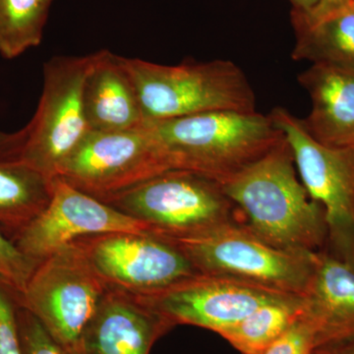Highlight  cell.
<instances>
[{
  "label": "cell",
  "mask_w": 354,
  "mask_h": 354,
  "mask_svg": "<svg viewBox=\"0 0 354 354\" xmlns=\"http://www.w3.org/2000/svg\"><path fill=\"white\" fill-rule=\"evenodd\" d=\"M108 290L75 242L39 263L18 304L67 354H82L88 323Z\"/></svg>",
  "instance_id": "8992f818"
},
{
  "label": "cell",
  "mask_w": 354,
  "mask_h": 354,
  "mask_svg": "<svg viewBox=\"0 0 354 354\" xmlns=\"http://www.w3.org/2000/svg\"><path fill=\"white\" fill-rule=\"evenodd\" d=\"M48 6L44 0H0V55L13 59L43 39Z\"/></svg>",
  "instance_id": "ffe728a7"
},
{
  "label": "cell",
  "mask_w": 354,
  "mask_h": 354,
  "mask_svg": "<svg viewBox=\"0 0 354 354\" xmlns=\"http://www.w3.org/2000/svg\"><path fill=\"white\" fill-rule=\"evenodd\" d=\"M304 310L302 295H286L254 310L220 335L242 354H264Z\"/></svg>",
  "instance_id": "d6986e66"
},
{
  "label": "cell",
  "mask_w": 354,
  "mask_h": 354,
  "mask_svg": "<svg viewBox=\"0 0 354 354\" xmlns=\"http://www.w3.org/2000/svg\"><path fill=\"white\" fill-rule=\"evenodd\" d=\"M349 0H321L320 3L318 4L308 13L300 12L305 19L309 21H316L322 19L325 16L329 15L330 13H334L335 11L341 10L342 8L348 7ZM295 10V9H292Z\"/></svg>",
  "instance_id": "484cf974"
},
{
  "label": "cell",
  "mask_w": 354,
  "mask_h": 354,
  "mask_svg": "<svg viewBox=\"0 0 354 354\" xmlns=\"http://www.w3.org/2000/svg\"><path fill=\"white\" fill-rule=\"evenodd\" d=\"M109 288L150 297L201 274L180 248L153 234L109 232L74 241Z\"/></svg>",
  "instance_id": "30bf717a"
},
{
  "label": "cell",
  "mask_w": 354,
  "mask_h": 354,
  "mask_svg": "<svg viewBox=\"0 0 354 354\" xmlns=\"http://www.w3.org/2000/svg\"><path fill=\"white\" fill-rule=\"evenodd\" d=\"M311 354H354V337L317 346Z\"/></svg>",
  "instance_id": "4316f807"
},
{
  "label": "cell",
  "mask_w": 354,
  "mask_h": 354,
  "mask_svg": "<svg viewBox=\"0 0 354 354\" xmlns=\"http://www.w3.org/2000/svg\"><path fill=\"white\" fill-rule=\"evenodd\" d=\"M38 265L0 230V285L20 297Z\"/></svg>",
  "instance_id": "44dd1931"
},
{
  "label": "cell",
  "mask_w": 354,
  "mask_h": 354,
  "mask_svg": "<svg viewBox=\"0 0 354 354\" xmlns=\"http://www.w3.org/2000/svg\"><path fill=\"white\" fill-rule=\"evenodd\" d=\"M95 58V53L55 57L44 65L43 92L36 113L24 127L19 158L51 178L91 131L83 92Z\"/></svg>",
  "instance_id": "ba28073f"
},
{
  "label": "cell",
  "mask_w": 354,
  "mask_h": 354,
  "mask_svg": "<svg viewBox=\"0 0 354 354\" xmlns=\"http://www.w3.org/2000/svg\"><path fill=\"white\" fill-rule=\"evenodd\" d=\"M165 237L176 243L201 274L288 295H304L317 253L277 248L237 221L194 236Z\"/></svg>",
  "instance_id": "5b68a950"
},
{
  "label": "cell",
  "mask_w": 354,
  "mask_h": 354,
  "mask_svg": "<svg viewBox=\"0 0 354 354\" xmlns=\"http://www.w3.org/2000/svg\"><path fill=\"white\" fill-rule=\"evenodd\" d=\"M109 232L153 234L145 223L55 177L50 204L14 243L39 264L80 237Z\"/></svg>",
  "instance_id": "8fae6325"
},
{
  "label": "cell",
  "mask_w": 354,
  "mask_h": 354,
  "mask_svg": "<svg viewBox=\"0 0 354 354\" xmlns=\"http://www.w3.org/2000/svg\"><path fill=\"white\" fill-rule=\"evenodd\" d=\"M290 16L297 37L293 60L354 70V13L348 7L316 21L295 10Z\"/></svg>",
  "instance_id": "ac0fdd59"
},
{
  "label": "cell",
  "mask_w": 354,
  "mask_h": 354,
  "mask_svg": "<svg viewBox=\"0 0 354 354\" xmlns=\"http://www.w3.org/2000/svg\"><path fill=\"white\" fill-rule=\"evenodd\" d=\"M17 320L22 354H67L38 319L18 302Z\"/></svg>",
  "instance_id": "7402d4cb"
},
{
  "label": "cell",
  "mask_w": 354,
  "mask_h": 354,
  "mask_svg": "<svg viewBox=\"0 0 354 354\" xmlns=\"http://www.w3.org/2000/svg\"><path fill=\"white\" fill-rule=\"evenodd\" d=\"M53 180L18 157H0V230L11 241L50 204Z\"/></svg>",
  "instance_id": "e0dca14e"
},
{
  "label": "cell",
  "mask_w": 354,
  "mask_h": 354,
  "mask_svg": "<svg viewBox=\"0 0 354 354\" xmlns=\"http://www.w3.org/2000/svg\"><path fill=\"white\" fill-rule=\"evenodd\" d=\"M169 169L171 158L145 121L125 131H88L55 177L102 200Z\"/></svg>",
  "instance_id": "9c48e42d"
},
{
  "label": "cell",
  "mask_w": 354,
  "mask_h": 354,
  "mask_svg": "<svg viewBox=\"0 0 354 354\" xmlns=\"http://www.w3.org/2000/svg\"><path fill=\"white\" fill-rule=\"evenodd\" d=\"M101 201L145 223L153 234L172 239L205 234L239 221L221 183L187 169L162 172Z\"/></svg>",
  "instance_id": "277c9868"
},
{
  "label": "cell",
  "mask_w": 354,
  "mask_h": 354,
  "mask_svg": "<svg viewBox=\"0 0 354 354\" xmlns=\"http://www.w3.org/2000/svg\"><path fill=\"white\" fill-rule=\"evenodd\" d=\"M25 137V128L14 133H7L0 130V157L19 158Z\"/></svg>",
  "instance_id": "d4e9b609"
},
{
  "label": "cell",
  "mask_w": 354,
  "mask_h": 354,
  "mask_svg": "<svg viewBox=\"0 0 354 354\" xmlns=\"http://www.w3.org/2000/svg\"><path fill=\"white\" fill-rule=\"evenodd\" d=\"M315 348V330L302 312L285 334L264 354H311Z\"/></svg>",
  "instance_id": "603a6c76"
},
{
  "label": "cell",
  "mask_w": 354,
  "mask_h": 354,
  "mask_svg": "<svg viewBox=\"0 0 354 354\" xmlns=\"http://www.w3.org/2000/svg\"><path fill=\"white\" fill-rule=\"evenodd\" d=\"M348 7L354 13V0H349Z\"/></svg>",
  "instance_id": "f1b7e54d"
},
{
  "label": "cell",
  "mask_w": 354,
  "mask_h": 354,
  "mask_svg": "<svg viewBox=\"0 0 354 354\" xmlns=\"http://www.w3.org/2000/svg\"><path fill=\"white\" fill-rule=\"evenodd\" d=\"M304 315L316 335V348L354 337V267L318 251L304 295Z\"/></svg>",
  "instance_id": "5bb4252c"
},
{
  "label": "cell",
  "mask_w": 354,
  "mask_h": 354,
  "mask_svg": "<svg viewBox=\"0 0 354 354\" xmlns=\"http://www.w3.org/2000/svg\"><path fill=\"white\" fill-rule=\"evenodd\" d=\"M298 82L311 97L302 120L309 134L330 148H354V70L312 64Z\"/></svg>",
  "instance_id": "9a60e30c"
},
{
  "label": "cell",
  "mask_w": 354,
  "mask_h": 354,
  "mask_svg": "<svg viewBox=\"0 0 354 354\" xmlns=\"http://www.w3.org/2000/svg\"><path fill=\"white\" fill-rule=\"evenodd\" d=\"M83 102L91 131H125L145 122L136 88L122 57L106 50L95 53L84 85Z\"/></svg>",
  "instance_id": "2e32d148"
},
{
  "label": "cell",
  "mask_w": 354,
  "mask_h": 354,
  "mask_svg": "<svg viewBox=\"0 0 354 354\" xmlns=\"http://www.w3.org/2000/svg\"><path fill=\"white\" fill-rule=\"evenodd\" d=\"M220 183L236 208L239 223L267 243L292 252L325 248V212L297 178L286 138Z\"/></svg>",
  "instance_id": "6da1fadb"
},
{
  "label": "cell",
  "mask_w": 354,
  "mask_h": 354,
  "mask_svg": "<svg viewBox=\"0 0 354 354\" xmlns=\"http://www.w3.org/2000/svg\"><path fill=\"white\" fill-rule=\"evenodd\" d=\"M270 116L292 153L300 180L325 212V250L354 267V148H330L316 141L304 121L277 106Z\"/></svg>",
  "instance_id": "52a82bcc"
},
{
  "label": "cell",
  "mask_w": 354,
  "mask_h": 354,
  "mask_svg": "<svg viewBox=\"0 0 354 354\" xmlns=\"http://www.w3.org/2000/svg\"><path fill=\"white\" fill-rule=\"evenodd\" d=\"M174 328L141 297L108 288L84 333L82 354H150Z\"/></svg>",
  "instance_id": "4fadbf2b"
},
{
  "label": "cell",
  "mask_w": 354,
  "mask_h": 354,
  "mask_svg": "<svg viewBox=\"0 0 354 354\" xmlns=\"http://www.w3.org/2000/svg\"><path fill=\"white\" fill-rule=\"evenodd\" d=\"M44 1H46V3L48 4V6H50L51 1H53V0H44Z\"/></svg>",
  "instance_id": "f546056e"
},
{
  "label": "cell",
  "mask_w": 354,
  "mask_h": 354,
  "mask_svg": "<svg viewBox=\"0 0 354 354\" xmlns=\"http://www.w3.org/2000/svg\"><path fill=\"white\" fill-rule=\"evenodd\" d=\"M145 120H165L212 111H255L252 86L230 60L162 65L122 57Z\"/></svg>",
  "instance_id": "3957f363"
},
{
  "label": "cell",
  "mask_w": 354,
  "mask_h": 354,
  "mask_svg": "<svg viewBox=\"0 0 354 354\" xmlns=\"http://www.w3.org/2000/svg\"><path fill=\"white\" fill-rule=\"evenodd\" d=\"M288 293L237 279L199 274L167 290L141 297L174 327L190 325L220 334L268 302Z\"/></svg>",
  "instance_id": "7c38bea8"
},
{
  "label": "cell",
  "mask_w": 354,
  "mask_h": 354,
  "mask_svg": "<svg viewBox=\"0 0 354 354\" xmlns=\"http://www.w3.org/2000/svg\"><path fill=\"white\" fill-rule=\"evenodd\" d=\"M292 4V9L300 12L308 13L313 10L321 0H290Z\"/></svg>",
  "instance_id": "83f0119b"
},
{
  "label": "cell",
  "mask_w": 354,
  "mask_h": 354,
  "mask_svg": "<svg viewBox=\"0 0 354 354\" xmlns=\"http://www.w3.org/2000/svg\"><path fill=\"white\" fill-rule=\"evenodd\" d=\"M174 169L218 183L253 164L285 136L271 116L257 111H212L165 120H145Z\"/></svg>",
  "instance_id": "7a4b0ae2"
},
{
  "label": "cell",
  "mask_w": 354,
  "mask_h": 354,
  "mask_svg": "<svg viewBox=\"0 0 354 354\" xmlns=\"http://www.w3.org/2000/svg\"><path fill=\"white\" fill-rule=\"evenodd\" d=\"M0 354H22L15 295L0 285Z\"/></svg>",
  "instance_id": "cb8c5ba5"
}]
</instances>
